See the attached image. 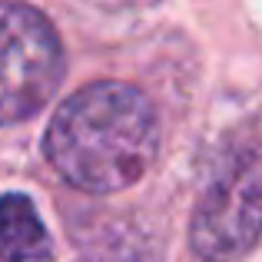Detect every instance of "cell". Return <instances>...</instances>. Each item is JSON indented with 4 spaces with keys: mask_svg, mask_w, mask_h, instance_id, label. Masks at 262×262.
Segmentation results:
<instances>
[{
    "mask_svg": "<svg viewBox=\"0 0 262 262\" xmlns=\"http://www.w3.org/2000/svg\"><path fill=\"white\" fill-rule=\"evenodd\" d=\"M50 236L33 209L30 196H0V259L4 262H40L50 256Z\"/></svg>",
    "mask_w": 262,
    "mask_h": 262,
    "instance_id": "cell-4",
    "label": "cell"
},
{
    "mask_svg": "<svg viewBox=\"0 0 262 262\" xmlns=\"http://www.w3.org/2000/svg\"><path fill=\"white\" fill-rule=\"evenodd\" d=\"M262 232V149L223 163L192 212V249L209 262H236Z\"/></svg>",
    "mask_w": 262,
    "mask_h": 262,
    "instance_id": "cell-3",
    "label": "cell"
},
{
    "mask_svg": "<svg viewBox=\"0 0 262 262\" xmlns=\"http://www.w3.org/2000/svg\"><path fill=\"white\" fill-rule=\"evenodd\" d=\"M63 80L53 24L27 4H0V126L30 120Z\"/></svg>",
    "mask_w": 262,
    "mask_h": 262,
    "instance_id": "cell-2",
    "label": "cell"
},
{
    "mask_svg": "<svg viewBox=\"0 0 262 262\" xmlns=\"http://www.w3.org/2000/svg\"><path fill=\"white\" fill-rule=\"evenodd\" d=\"M160 146L156 113L129 83H90L60 103L43 136L50 166L83 192H116L149 169Z\"/></svg>",
    "mask_w": 262,
    "mask_h": 262,
    "instance_id": "cell-1",
    "label": "cell"
}]
</instances>
